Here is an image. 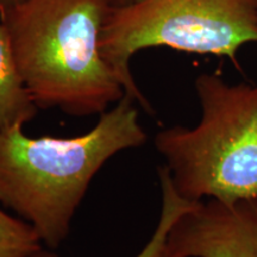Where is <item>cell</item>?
<instances>
[{
  "label": "cell",
  "instance_id": "6da1fadb",
  "mask_svg": "<svg viewBox=\"0 0 257 257\" xmlns=\"http://www.w3.org/2000/svg\"><path fill=\"white\" fill-rule=\"evenodd\" d=\"M24 125L0 134V204L59 248L96 173L118 153L142 147L147 133L135 101L124 95L74 137H31Z\"/></svg>",
  "mask_w": 257,
  "mask_h": 257
},
{
  "label": "cell",
  "instance_id": "7a4b0ae2",
  "mask_svg": "<svg viewBox=\"0 0 257 257\" xmlns=\"http://www.w3.org/2000/svg\"><path fill=\"white\" fill-rule=\"evenodd\" d=\"M111 0H19L0 6L17 68L38 108L104 113L125 89L100 53Z\"/></svg>",
  "mask_w": 257,
  "mask_h": 257
},
{
  "label": "cell",
  "instance_id": "3957f363",
  "mask_svg": "<svg viewBox=\"0 0 257 257\" xmlns=\"http://www.w3.org/2000/svg\"><path fill=\"white\" fill-rule=\"evenodd\" d=\"M194 88L199 123L162 128L154 138L173 185L192 201L257 197V85L202 73Z\"/></svg>",
  "mask_w": 257,
  "mask_h": 257
},
{
  "label": "cell",
  "instance_id": "277c9868",
  "mask_svg": "<svg viewBox=\"0 0 257 257\" xmlns=\"http://www.w3.org/2000/svg\"><path fill=\"white\" fill-rule=\"evenodd\" d=\"M248 43H257V0H128L111 6L99 46L125 94L152 112L131 73L137 51L167 47L227 57L240 70L238 53Z\"/></svg>",
  "mask_w": 257,
  "mask_h": 257
},
{
  "label": "cell",
  "instance_id": "5b68a950",
  "mask_svg": "<svg viewBox=\"0 0 257 257\" xmlns=\"http://www.w3.org/2000/svg\"><path fill=\"white\" fill-rule=\"evenodd\" d=\"M167 257H257V197L198 201L170 227Z\"/></svg>",
  "mask_w": 257,
  "mask_h": 257
},
{
  "label": "cell",
  "instance_id": "8992f818",
  "mask_svg": "<svg viewBox=\"0 0 257 257\" xmlns=\"http://www.w3.org/2000/svg\"><path fill=\"white\" fill-rule=\"evenodd\" d=\"M37 111L19 75L8 32L0 23V134L31 121Z\"/></svg>",
  "mask_w": 257,
  "mask_h": 257
},
{
  "label": "cell",
  "instance_id": "52a82bcc",
  "mask_svg": "<svg viewBox=\"0 0 257 257\" xmlns=\"http://www.w3.org/2000/svg\"><path fill=\"white\" fill-rule=\"evenodd\" d=\"M160 188H161V211L157 220L156 227L148 240L144 248L138 252L136 257H167L166 255V240L170 227L175 220L184 214L186 211L192 208L198 201L188 200L179 194L173 185L172 176L166 166H160L157 168ZM31 257H55L51 253L42 251Z\"/></svg>",
  "mask_w": 257,
  "mask_h": 257
},
{
  "label": "cell",
  "instance_id": "ba28073f",
  "mask_svg": "<svg viewBox=\"0 0 257 257\" xmlns=\"http://www.w3.org/2000/svg\"><path fill=\"white\" fill-rule=\"evenodd\" d=\"M43 251V243L30 224L0 208V257H31Z\"/></svg>",
  "mask_w": 257,
  "mask_h": 257
},
{
  "label": "cell",
  "instance_id": "9c48e42d",
  "mask_svg": "<svg viewBox=\"0 0 257 257\" xmlns=\"http://www.w3.org/2000/svg\"><path fill=\"white\" fill-rule=\"evenodd\" d=\"M17 2H19V0H0V6L14 4V3H17Z\"/></svg>",
  "mask_w": 257,
  "mask_h": 257
},
{
  "label": "cell",
  "instance_id": "30bf717a",
  "mask_svg": "<svg viewBox=\"0 0 257 257\" xmlns=\"http://www.w3.org/2000/svg\"><path fill=\"white\" fill-rule=\"evenodd\" d=\"M128 0H111L112 5H121V4H125V3H127Z\"/></svg>",
  "mask_w": 257,
  "mask_h": 257
}]
</instances>
